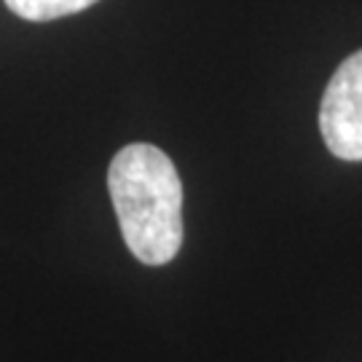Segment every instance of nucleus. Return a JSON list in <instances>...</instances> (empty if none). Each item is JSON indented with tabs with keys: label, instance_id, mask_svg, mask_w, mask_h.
<instances>
[{
	"label": "nucleus",
	"instance_id": "obj_2",
	"mask_svg": "<svg viewBox=\"0 0 362 362\" xmlns=\"http://www.w3.org/2000/svg\"><path fill=\"white\" fill-rule=\"evenodd\" d=\"M320 132L327 151L341 161H362V49L346 57L327 81Z\"/></svg>",
	"mask_w": 362,
	"mask_h": 362
},
{
	"label": "nucleus",
	"instance_id": "obj_3",
	"mask_svg": "<svg viewBox=\"0 0 362 362\" xmlns=\"http://www.w3.org/2000/svg\"><path fill=\"white\" fill-rule=\"evenodd\" d=\"M97 0H6V6L27 22H52L86 11Z\"/></svg>",
	"mask_w": 362,
	"mask_h": 362
},
{
	"label": "nucleus",
	"instance_id": "obj_1",
	"mask_svg": "<svg viewBox=\"0 0 362 362\" xmlns=\"http://www.w3.org/2000/svg\"><path fill=\"white\" fill-rule=\"evenodd\" d=\"M107 188L124 242L145 266H167L182 247V182L161 148H121L107 169Z\"/></svg>",
	"mask_w": 362,
	"mask_h": 362
}]
</instances>
